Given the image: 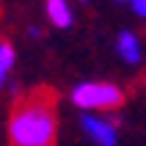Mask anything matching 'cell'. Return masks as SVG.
Listing matches in <instances>:
<instances>
[{
	"instance_id": "3",
	"label": "cell",
	"mask_w": 146,
	"mask_h": 146,
	"mask_svg": "<svg viewBox=\"0 0 146 146\" xmlns=\"http://www.w3.org/2000/svg\"><path fill=\"white\" fill-rule=\"evenodd\" d=\"M83 132L88 135L97 146H119V124H121V116H94L86 113L83 116Z\"/></svg>"
},
{
	"instance_id": "7",
	"label": "cell",
	"mask_w": 146,
	"mask_h": 146,
	"mask_svg": "<svg viewBox=\"0 0 146 146\" xmlns=\"http://www.w3.org/2000/svg\"><path fill=\"white\" fill-rule=\"evenodd\" d=\"M130 11L138 17V19H146V0H132V3H130Z\"/></svg>"
},
{
	"instance_id": "4",
	"label": "cell",
	"mask_w": 146,
	"mask_h": 146,
	"mask_svg": "<svg viewBox=\"0 0 146 146\" xmlns=\"http://www.w3.org/2000/svg\"><path fill=\"white\" fill-rule=\"evenodd\" d=\"M116 52L121 58L124 64H141V58H143V44H141V36L132 31H121L119 33V39H116Z\"/></svg>"
},
{
	"instance_id": "5",
	"label": "cell",
	"mask_w": 146,
	"mask_h": 146,
	"mask_svg": "<svg viewBox=\"0 0 146 146\" xmlns=\"http://www.w3.org/2000/svg\"><path fill=\"white\" fill-rule=\"evenodd\" d=\"M44 14L55 28H69L74 22V11L66 0H47L44 3Z\"/></svg>"
},
{
	"instance_id": "6",
	"label": "cell",
	"mask_w": 146,
	"mask_h": 146,
	"mask_svg": "<svg viewBox=\"0 0 146 146\" xmlns=\"http://www.w3.org/2000/svg\"><path fill=\"white\" fill-rule=\"evenodd\" d=\"M14 64H17V52H14V47H11L8 41H0V88L8 83V74H11Z\"/></svg>"
},
{
	"instance_id": "2",
	"label": "cell",
	"mask_w": 146,
	"mask_h": 146,
	"mask_svg": "<svg viewBox=\"0 0 146 146\" xmlns=\"http://www.w3.org/2000/svg\"><path fill=\"white\" fill-rule=\"evenodd\" d=\"M69 99L83 113L113 116L124 105V88L119 83H108V80H83L69 91Z\"/></svg>"
},
{
	"instance_id": "1",
	"label": "cell",
	"mask_w": 146,
	"mask_h": 146,
	"mask_svg": "<svg viewBox=\"0 0 146 146\" xmlns=\"http://www.w3.org/2000/svg\"><path fill=\"white\" fill-rule=\"evenodd\" d=\"M58 116L50 94H33L17 102L8 116V143L11 146H55Z\"/></svg>"
}]
</instances>
